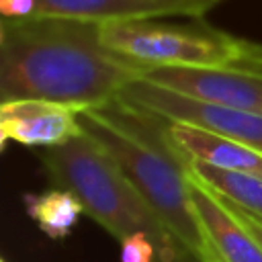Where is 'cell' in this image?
Listing matches in <instances>:
<instances>
[{
	"label": "cell",
	"instance_id": "obj_1",
	"mask_svg": "<svg viewBox=\"0 0 262 262\" xmlns=\"http://www.w3.org/2000/svg\"><path fill=\"white\" fill-rule=\"evenodd\" d=\"M147 66L111 49L100 23L33 16L0 25V94L43 98L76 108L113 102Z\"/></svg>",
	"mask_w": 262,
	"mask_h": 262
},
{
	"label": "cell",
	"instance_id": "obj_2",
	"mask_svg": "<svg viewBox=\"0 0 262 262\" xmlns=\"http://www.w3.org/2000/svg\"><path fill=\"white\" fill-rule=\"evenodd\" d=\"M78 119L82 131L119 164L180 250L201 262L205 244L190 203L188 162L170 139L168 119L119 98L82 108Z\"/></svg>",
	"mask_w": 262,
	"mask_h": 262
},
{
	"label": "cell",
	"instance_id": "obj_3",
	"mask_svg": "<svg viewBox=\"0 0 262 262\" xmlns=\"http://www.w3.org/2000/svg\"><path fill=\"white\" fill-rule=\"evenodd\" d=\"M47 176L59 188L74 192L88 217L117 239L143 231L156 244L162 260L172 262L180 246L135 190L119 164L86 133L41 151Z\"/></svg>",
	"mask_w": 262,
	"mask_h": 262
},
{
	"label": "cell",
	"instance_id": "obj_4",
	"mask_svg": "<svg viewBox=\"0 0 262 262\" xmlns=\"http://www.w3.org/2000/svg\"><path fill=\"white\" fill-rule=\"evenodd\" d=\"M102 41L147 68H239L262 74V45L231 37L201 23L178 25L156 18L100 25Z\"/></svg>",
	"mask_w": 262,
	"mask_h": 262
},
{
	"label": "cell",
	"instance_id": "obj_5",
	"mask_svg": "<svg viewBox=\"0 0 262 262\" xmlns=\"http://www.w3.org/2000/svg\"><path fill=\"white\" fill-rule=\"evenodd\" d=\"M117 98L168 121H182L211 129L262 154V115L258 113L203 102L143 78L129 82Z\"/></svg>",
	"mask_w": 262,
	"mask_h": 262
},
{
	"label": "cell",
	"instance_id": "obj_6",
	"mask_svg": "<svg viewBox=\"0 0 262 262\" xmlns=\"http://www.w3.org/2000/svg\"><path fill=\"white\" fill-rule=\"evenodd\" d=\"M143 80L174 90L178 94L262 115V74L239 68H147Z\"/></svg>",
	"mask_w": 262,
	"mask_h": 262
},
{
	"label": "cell",
	"instance_id": "obj_7",
	"mask_svg": "<svg viewBox=\"0 0 262 262\" xmlns=\"http://www.w3.org/2000/svg\"><path fill=\"white\" fill-rule=\"evenodd\" d=\"M80 108L43 100L8 98L0 104V145L16 141L27 147H55L82 135Z\"/></svg>",
	"mask_w": 262,
	"mask_h": 262
},
{
	"label": "cell",
	"instance_id": "obj_8",
	"mask_svg": "<svg viewBox=\"0 0 262 262\" xmlns=\"http://www.w3.org/2000/svg\"><path fill=\"white\" fill-rule=\"evenodd\" d=\"M188 192L201 227L205 254L201 262H262V246L229 207L188 174Z\"/></svg>",
	"mask_w": 262,
	"mask_h": 262
},
{
	"label": "cell",
	"instance_id": "obj_9",
	"mask_svg": "<svg viewBox=\"0 0 262 262\" xmlns=\"http://www.w3.org/2000/svg\"><path fill=\"white\" fill-rule=\"evenodd\" d=\"M219 0H39L37 16H66L92 23L201 16Z\"/></svg>",
	"mask_w": 262,
	"mask_h": 262
},
{
	"label": "cell",
	"instance_id": "obj_10",
	"mask_svg": "<svg viewBox=\"0 0 262 262\" xmlns=\"http://www.w3.org/2000/svg\"><path fill=\"white\" fill-rule=\"evenodd\" d=\"M168 133L186 162L262 176V154L231 137L182 121H168Z\"/></svg>",
	"mask_w": 262,
	"mask_h": 262
},
{
	"label": "cell",
	"instance_id": "obj_11",
	"mask_svg": "<svg viewBox=\"0 0 262 262\" xmlns=\"http://www.w3.org/2000/svg\"><path fill=\"white\" fill-rule=\"evenodd\" d=\"M27 215L39 225V229L51 239H63L78 223L84 207L80 199L68 188H47L43 192L25 194Z\"/></svg>",
	"mask_w": 262,
	"mask_h": 262
},
{
	"label": "cell",
	"instance_id": "obj_12",
	"mask_svg": "<svg viewBox=\"0 0 262 262\" xmlns=\"http://www.w3.org/2000/svg\"><path fill=\"white\" fill-rule=\"evenodd\" d=\"M188 174L219 196L262 217V176L250 172L223 170L201 162H188Z\"/></svg>",
	"mask_w": 262,
	"mask_h": 262
},
{
	"label": "cell",
	"instance_id": "obj_13",
	"mask_svg": "<svg viewBox=\"0 0 262 262\" xmlns=\"http://www.w3.org/2000/svg\"><path fill=\"white\" fill-rule=\"evenodd\" d=\"M156 254V244L143 231L131 233L121 239V262H151Z\"/></svg>",
	"mask_w": 262,
	"mask_h": 262
},
{
	"label": "cell",
	"instance_id": "obj_14",
	"mask_svg": "<svg viewBox=\"0 0 262 262\" xmlns=\"http://www.w3.org/2000/svg\"><path fill=\"white\" fill-rule=\"evenodd\" d=\"M39 0H0V12L4 20H25L37 16Z\"/></svg>",
	"mask_w": 262,
	"mask_h": 262
},
{
	"label": "cell",
	"instance_id": "obj_15",
	"mask_svg": "<svg viewBox=\"0 0 262 262\" xmlns=\"http://www.w3.org/2000/svg\"><path fill=\"white\" fill-rule=\"evenodd\" d=\"M217 194V192H215ZM221 201L229 207V211L254 233V237L260 242V246H262V217H258V215H254V213H250V211H246V209H242L239 205H235V203H231V201H227V199H223L221 196Z\"/></svg>",
	"mask_w": 262,
	"mask_h": 262
}]
</instances>
